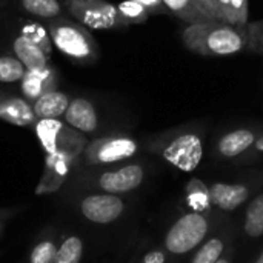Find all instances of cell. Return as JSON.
I'll return each mask as SVG.
<instances>
[{"instance_id":"obj_28","label":"cell","mask_w":263,"mask_h":263,"mask_svg":"<svg viewBox=\"0 0 263 263\" xmlns=\"http://www.w3.org/2000/svg\"><path fill=\"white\" fill-rule=\"evenodd\" d=\"M217 9H219V20L227 22L231 25V9H230V0H217Z\"/></svg>"},{"instance_id":"obj_10","label":"cell","mask_w":263,"mask_h":263,"mask_svg":"<svg viewBox=\"0 0 263 263\" xmlns=\"http://www.w3.org/2000/svg\"><path fill=\"white\" fill-rule=\"evenodd\" d=\"M65 119L68 125L82 133H94L99 126V116L94 105L83 97H77L69 102Z\"/></svg>"},{"instance_id":"obj_22","label":"cell","mask_w":263,"mask_h":263,"mask_svg":"<svg viewBox=\"0 0 263 263\" xmlns=\"http://www.w3.org/2000/svg\"><path fill=\"white\" fill-rule=\"evenodd\" d=\"M247 49L263 55V20L248 22L247 25Z\"/></svg>"},{"instance_id":"obj_26","label":"cell","mask_w":263,"mask_h":263,"mask_svg":"<svg viewBox=\"0 0 263 263\" xmlns=\"http://www.w3.org/2000/svg\"><path fill=\"white\" fill-rule=\"evenodd\" d=\"M145 6L149 14H168V9L165 8L162 0H134Z\"/></svg>"},{"instance_id":"obj_6","label":"cell","mask_w":263,"mask_h":263,"mask_svg":"<svg viewBox=\"0 0 263 263\" xmlns=\"http://www.w3.org/2000/svg\"><path fill=\"white\" fill-rule=\"evenodd\" d=\"M139 151V143L128 136H117L97 140L89 148V157L99 163H114L133 157Z\"/></svg>"},{"instance_id":"obj_24","label":"cell","mask_w":263,"mask_h":263,"mask_svg":"<svg viewBox=\"0 0 263 263\" xmlns=\"http://www.w3.org/2000/svg\"><path fill=\"white\" fill-rule=\"evenodd\" d=\"M57 256V250L51 242L39 243L31 254V263H54Z\"/></svg>"},{"instance_id":"obj_7","label":"cell","mask_w":263,"mask_h":263,"mask_svg":"<svg viewBox=\"0 0 263 263\" xmlns=\"http://www.w3.org/2000/svg\"><path fill=\"white\" fill-rule=\"evenodd\" d=\"M143 166L139 163H129L116 171L103 173L99 179V185L103 191H108L109 194H122L139 188L143 183Z\"/></svg>"},{"instance_id":"obj_14","label":"cell","mask_w":263,"mask_h":263,"mask_svg":"<svg viewBox=\"0 0 263 263\" xmlns=\"http://www.w3.org/2000/svg\"><path fill=\"white\" fill-rule=\"evenodd\" d=\"M168 12L174 14L188 25L210 22L211 18L199 8L196 0H162Z\"/></svg>"},{"instance_id":"obj_19","label":"cell","mask_w":263,"mask_h":263,"mask_svg":"<svg viewBox=\"0 0 263 263\" xmlns=\"http://www.w3.org/2000/svg\"><path fill=\"white\" fill-rule=\"evenodd\" d=\"M62 129V123L55 119H43L37 125V134L48 153H55V139Z\"/></svg>"},{"instance_id":"obj_4","label":"cell","mask_w":263,"mask_h":263,"mask_svg":"<svg viewBox=\"0 0 263 263\" xmlns=\"http://www.w3.org/2000/svg\"><path fill=\"white\" fill-rule=\"evenodd\" d=\"M51 39L57 49L77 60H92L97 48L92 39L74 25H59L51 29Z\"/></svg>"},{"instance_id":"obj_21","label":"cell","mask_w":263,"mask_h":263,"mask_svg":"<svg viewBox=\"0 0 263 263\" xmlns=\"http://www.w3.org/2000/svg\"><path fill=\"white\" fill-rule=\"evenodd\" d=\"M82 240L77 237H69L57 251L54 263H79L82 257Z\"/></svg>"},{"instance_id":"obj_1","label":"cell","mask_w":263,"mask_h":263,"mask_svg":"<svg viewBox=\"0 0 263 263\" xmlns=\"http://www.w3.org/2000/svg\"><path fill=\"white\" fill-rule=\"evenodd\" d=\"M182 42L188 51L200 55H234L247 49V29L227 22L210 20L186 25L182 31Z\"/></svg>"},{"instance_id":"obj_3","label":"cell","mask_w":263,"mask_h":263,"mask_svg":"<svg viewBox=\"0 0 263 263\" xmlns=\"http://www.w3.org/2000/svg\"><path fill=\"white\" fill-rule=\"evenodd\" d=\"M210 231L206 217L200 213H186L177 219L165 236V248L174 256H183L196 250Z\"/></svg>"},{"instance_id":"obj_8","label":"cell","mask_w":263,"mask_h":263,"mask_svg":"<svg viewBox=\"0 0 263 263\" xmlns=\"http://www.w3.org/2000/svg\"><path fill=\"white\" fill-rule=\"evenodd\" d=\"M125 205L122 199L114 194H97L89 196L82 202L83 216L96 223H111L120 217Z\"/></svg>"},{"instance_id":"obj_16","label":"cell","mask_w":263,"mask_h":263,"mask_svg":"<svg viewBox=\"0 0 263 263\" xmlns=\"http://www.w3.org/2000/svg\"><path fill=\"white\" fill-rule=\"evenodd\" d=\"M26 76V68L17 57L2 55L0 57V82L2 83H15L23 80Z\"/></svg>"},{"instance_id":"obj_15","label":"cell","mask_w":263,"mask_h":263,"mask_svg":"<svg viewBox=\"0 0 263 263\" xmlns=\"http://www.w3.org/2000/svg\"><path fill=\"white\" fill-rule=\"evenodd\" d=\"M243 231L251 239H259L263 236V193L251 200L245 211Z\"/></svg>"},{"instance_id":"obj_9","label":"cell","mask_w":263,"mask_h":263,"mask_svg":"<svg viewBox=\"0 0 263 263\" xmlns=\"http://www.w3.org/2000/svg\"><path fill=\"white\" fill-rule=\"evenodd\" d=\"M251 190L245 183H222L216 182L208 188V197L214 206L222 211H234L250 199Z\"/></svg>"},{"instance_id":"obj_5","label":"cell","mask_w":263,"mask_h":263,"mask_svg":"<svg viewBox=\"0 0 263 263\" xmlns=\"http://www.w3.org/2000/svg\"><path fill=\"white\" fill-rule=\"evenodd\" d=\"M260 126H240L222 134L216 143V154L222 159L242 157L262 134Z\"/></svg>"},{"instance_id":"obj_30","label":"cell","mask_w":263,"mask_h":263,"mask_svg":"<svg viewBox=\"0 0 263 263\" xmlns=\"http://www.w3.org/2000/svg\"><path fill=\"white\" fill-rule=\"evenodd\" d=\"M253 263H263V250H262V253L259 254V257H257V259H256Z\"/></svg>"},{"instance_id":"obj_25","label":"cell","mask_w":263,"mask_h":263,"mask_svg":"<svg viewBox=\"0 0 263 263\" xmlns=\"http://www.w3.org/2000/svg\"><path fill=\"white\" fill-rule=\"evenodd\" d=\"M199 8L211 18L219 20V9H217V0H196Z\"/></svg>"},{"instance_id":"obj_17","label":"cell","mask_w":263,"mask_h":263,"mask_svg":"<svg viewBox=\"0 0 263 263\" xmlns=\"http://www.w3.org/2000/svg\"><path fill=\"white\" fill-rule=\"evenodd\" d=\"M225 250V242L220 237H211L194 254L191 263H216Z\"/></svg>"},{"instance_id":"obj_12","label":"cell","mask_w":263,"mask_h":263,"mask_svg":"<svg viewBox=\"0 0 263 263\" xmlns=\"http://www.w3.org/2000/svg\"><path fill=\"white\" fill-rule=\"evenodd\" d=\"M0 119L12 125L26 126L34 122L35 114L32 111V106H29L26 100L15 96L0 94Z\"/></svg>"},{"instance_id":"obj_31","label":"cell","mask_w":263,"mask_h":263,"mask_svg":"<svg viewBox=\"0 0 263 263\" xmlns=\"http://www.w3.org/2000/svg\"><path fill=\"white\" fill-rule=\"evenodd\" d=\"M216 263H231V260H230V259H222V257H220Z\"/></svg>"},{"instance_id":"obj_29","label":"cell","mask_w":263,"mask_h":263,"mask_svg":"<svg viewBox=\"0 0 263 263\" xmlns=\"http://www.w3.org/2000/svg\"><path fill=\"white\" fill-rule=\"evenodd\" d=\"M142 263H166V256L162 250H153L145 254Z\"/></svg>"},{"instance_id":"obj_18","label":"cell","mask_w":263,"mask_h":263,"mask_svg":"<svg viewBox=\"0 0 263 263\" xmlns=\"http://www.w3.org/2000/svg\"><path fill=\"white\" fill-rule=\"evenodd\" d=\"M119 15L125 22V25H139L145 23L149 17V12L145 6L134 0H125L119 5Z\"/></svg>"},{"instance_id":"obj_13","label":"cell","mask_w":263,"mask_h":263,"mask_svg":"<svg viewBox=\"0 0 263 263\" xmlns=\"http://www.w3.org/2000/svg\"><path fill=\"white\" fill-rule=\"evenodd\" d=\"M69 106V99L66 94L60 91H45L40 97L35 99L32 105V111L35 117L43 119H57L65 116Z\"/></svg>"},{"instance_id":"obj_11","label":"cell","mask_w":263,"mask_h":263,"mask_svg":"<svg viewBox=\"0 0 263 263\" xmlns=\"http://www.w3.org/2000/svg\"><path fill=\"white\" fill-rule=\"evenodd\" d=\"M12 49L15 52V57L26 68V71H43V69H46L48 59H46L45 51L34 40H31L26 34H22L14 40Z\"/></svg>"},{"instance_id":"obj_23","label":"cell","mask_w":263,"mask_h":263,"mask_svg":"<svg viewBox=\"0 0 263 263\" xmlns=\"http://www.w3.org/2000/svg\"><path fill=\"white\" fill-rule=\"evenodd\" d=\"M230 9H231V25L247 29L248 25V0H230Z\"/></svg>"},{"instance_id":"obj_20","label":"cell","mask_w":263,"mask_h":263,"mask_svg":"<svg viewBox=\"0 0 263 263\" xmlns=\"http://www.w3.org/2000/svg\"><path fill=\"white\" fill-rule=\"evenodd\" d=\"M22 5L29 14L42 18H52L60 14L57 0H22Z\"/></svg>"},{"instance_id":"obj_2","label":"cell","mask_w":263,"mask_h":263,"mask_svg":"<svg viewBox=\"0 0 263 263\" xmlns=\"http://www.w3.org/2000/svg\"><path fill=\"white\" fill-rule=\"evenodd\" d=\"M151 149L182 173H193L205 156V136L200 126L168 129L151 140Z\"/></svg>"},{"instance_id":"obj_27","label":"cell","mask_w":263,"mask_h":263,"mask_svg":"<svg viewBox=\"0 0 263 263\" xmlns=\"http://www.w3.org/2000/svg\"><path fill=\"white\" fill-rule=\"evenodd\" d=\"M263 154V133L257 137V140L254 142V145L242 156L245 160H251V159H254V157H257V156H262Z\"/></svg>"}]
</instances>
